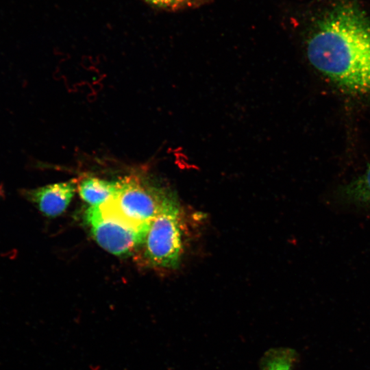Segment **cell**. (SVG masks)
Wrapping results in <instances>:
<instances>
[{"label": "cell", "instance_id": "cell-1", "mask_svg": "<svg viewBox=\"0 0 370 370\" xmlns=\"http://www.w3.org/2000/svg\"><path fill=\"white\" fill-rule=\"evenodd\" d=\"M306 51L311 65L343 89L370 94V17L358 0H335L318 14Z\"/></svg>", "mask_w": 370, "mask_h": 370}, {"label": "cell", "instance_id": "cell-2", "mask_svg": "<svg viewBox=\"0 0 370 370\" xmlns=\"http://www.w3.org/2000/svg\"><path fill=\"white\" fill-rule=\"evenodd\" d=\"M180 207L172 197L151 221L143 243L144 257L151 266L177 268L183 251Z\"/></svg>", "mask_w": 370, "mask_h": 370}, {"label": "cell", "instance_id": "cell-3", "mask_svg": "<svg viewBox=\"0 0 370 370\" xmlns=\"http://www.w3.org/2000/svg\"><path fill=\"white\" fill-rule=\"evenodd\" d=\"M85 219L97 243L116 256L130 254L143 244L149 225H136L120 215L108 202L90 206Z\"/></svg>", "mask_w": 370, "mask_h": 370}, {"label": "cell", "instance_id": "cell-4", "mask_svg": "<svg viewBox=\"0 0 370 370\" xmlns=\"http://www.w3.org/2000/svg\"><path fill=\"white\" fill-rule=\"evenodd\" d=\"M173 197L159 189L129 177L108 203L123 218L136 225H149L164 204Z\"/></svg>", "mask_w": 370, "mask_h": 370}, {"label": "cell", "instance_id": "cell-5", "mask_svg": "<svg viewBox=\"0 0 370 370\" xmlns=\"http://www.w3.org/2000/svg\"><path fill=\"white\" fill-rule=\"evenodd\" d=\"M75 190V181L70 180L29 190L25 196L43 214L54 217L64 212Z\"/></svg>", "mask_w": 370, "mask_h": 370}, {"label": "cell", "instance_id": "cell-6", "mask_svg": "<svg viewBox=\"0 0 370 370\" xmlns=\"http://www.w3.org/2000/svg\"><path fill=\"white\" fill-rule=\"evenodd\" d=\"M120 181L109 182L88 177L81 182L79 193L82 199L91 206H97L109 201L116 194Z\"/></svg>", "mask_w": 370, "mask_h": 370}, {"label": "cell", "instance_id": "cell-7", "mask_svg": "<svg viewBox=\"0 0 370 370\" xmlns=\"http://www.w3.org/2000/svg\"><path fill=\"white\" fill-rule=\"evenodd\" d=\"M342 194L349 201L370 208V164L363 174L343 188Z\"/></svg>", "mask_w": 370, "mask_h": 370}, {"label": "cell", "instance_id": "cell-8", "mask_svg": "<svg viewBox=\"0 0 370 370\" xmlns=\"http://www.w3.org/2000/svg\"><path fill=\"white\" fill-rule=\"evenodd\" d=\"M295 358L292 349H270L262 358V370H292Z\"/></svg>", "mask_w": 370, "mask_h": 370}, {"label": "cell", "instance_id": "cell-9", "mask_svg": "<svg viewBox=\"0 0 370 370\" xmlns=\"http://www.w3.org/2000/svg\"><path fill=\"white\" fill-rule=\"evenodd\" d=\"M151 4L164 8L177 9L183 6L186 0H146Z\"/></svg>", "mask_w": 370, "mask_h": 370}]
</instances>
